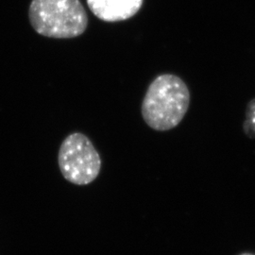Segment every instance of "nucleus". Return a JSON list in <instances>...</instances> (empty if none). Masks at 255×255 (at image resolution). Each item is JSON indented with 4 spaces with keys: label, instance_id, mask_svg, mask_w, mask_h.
I'll use <instances>...</instances> for the list:
<instances>
[{
    "label": "nucleus",
    "instance_id": "obj_1",
    "mask_svg": "<svg viewBox=\"0 0 255 255\" xmlns=\"http://www.w3.org/2000/svg\"><path fill=\"white\" fill-rule=\"evenodd\" d=\"M189 104L190 93L185 82L172 74L160 75L146 90L142 117L155 130H169L182 122Z\"/></svg>",
    "mask_w": 255,
    "mask_h": 255
},
{
    "label": "nucleus",
    "instance_id": "obj_2",
    "mask_svg": "<svg viewBox=\"0 0 255 255\" xmlns=\"http://www.w3.org/2000/svg\"><path fill=\"white\" fill-rule=\"evenodd\" d=\"M28 18L38 34L54 39L80 36L88 26L80 0H32Z\"/></svg>",
    "mask_w": 255,
    "mask_h": 255
},
{
    "label": "nucleus",
    "instance_id": "obj_3",
    "mask_svg": "<svg viewBox=\"0 0 255 255\" xmlns=\"http://www.w3.org/2000/svg\"><path fill=\"white\" fill-rule=\"evenodd\" d=\"M58 163L64 179L77 185L94 182L101 172V156L90 139L74 132L64 140L59 149Z\"/></svg>",
    "mask_w": 255,
    "mask_h": 255
},
{
    "label": "nucleus",
    "instance_id": "obj_4",
    "mask_svg": "<svg viewBox=\"0 0 255 255\" xmlns=\"http://www.w3.org/2000/svg\"><path fill=\"white\" fill-rule=\"evenodd\" d=\"M92 12L102 21L119 22L135 15L143 0H86Z\"/></svg>",
    "mask_w": 255,
    "mask_h": 255
},
{
    "label": "nucleus",
    "instance_id": "obj_5",
    "mask_svg": "<svg viewBox=\"0 0 255 255\" xmlns=\"http://www.w3.org/2000/svg\"><path fill=\"white\" fill-rule=\"evenodd\" d=\"M243 130L247 136L255 138V99L248 103L246 120L243 124Z\"/></svg>",
    "mask_w": 255,
    "mask_h": 255
},
{
    "label": "nucleus",
    "instance_id": "obj_6",
    "mask_svg": "<svg viewBox=\"0 0 255 255\" xmlns=\"http://www.w3.org/2000/svg\"><path fill=\"white\" fill-rule=\"evenodd\" d=\"M250 255V254H244V255Z\"/></svg>",
    "mask_w": 255,
    "mask_h": 255
}]
</instances>
